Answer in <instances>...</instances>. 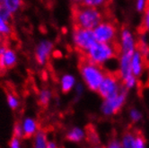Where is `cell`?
Listing matches in <instances>:
<instances>
[{"mask_svg":"<svg viewBox=\"0 0 149 148\" xmlns=\"http://www.w3.org/2000/svg\"><path fill=\"white\" fill-rule=\"evenodd\" d=\"M72 20L74 28L93 30L104 20V15L99 8L88 6L82 3H74Z\"/></svg>","mask_w":149,"mask_h":148,"instance_id":"cell-1","label":"cell"},{"mask_svg":"<svg viewBox=\"0 0 149 148\" xmlns=\"http://www.w3.org/2000/svg\"><path fill=\"white\" fill-rule=\"evenodd\" d=\"M79 70L82 76L87 84V86L93 91H98L100 84L105 76L103 67L92 62L84 54H80Z\"/></svg>","mask_w":149,"mask_h":148,"instance_id":"cell-2","label":"cell"},{"mask_svg":"<svg viewBox=\"0 0 149 148\" xmlns=\"http://www.w3.org/2000/svg\"><path fill=\"white\" fill-rule=\"evenodd\" d=\"M120 82H122V74L120 70L106 71L97 92L104 100L112 97L123 89L120 85Z\"/></svg>","mask_w":149,"mask_h":148,"instance_id":"cell-3","label":"cell"},{"mask_svg":"<svg viewBox=\"0 0 149 148\" xmlns=\"http://www.w3.org/2000/svg\"><path fill=\"white\" fill-rule=\"evenodd\" d=\"M84 55H86L92 62L102 67H103L104 62L107 60L113 58H119L111 44L99 41H96L94 44H93Z\"/></svg>","mask_w":149,"mask_h":148,"instance_id":"cell-4","label":"cell"},{"mask_svg":"<svg viewBox=\"0 0 149 148\" xmlns=\"http://www.w3.org/2000/svg\"><path fill=\"white\" fill-rule=\"evenodd\" d=\"M93 33L96 41L112 44L118 41L117 39V25L112 19H106L93 29Z\"/></svg>","mask_w":149,"mask_h":148,"instance_id":"cell-5","label":"cell"},{"mask_svg":"<svg viewBox=\"0 0 149 148\" xmlns=\"http://www.w3.org/2000/svg\"><path fill=\"white\" fill-rule=\"evenodd\" d=\"M74 42L80 54H86L87 50L96 42L93 30L74 28Z\"/></svg>","mask_w":149,"mask_h":148,"instance_id":"cell-6","label":"cell"},{"mask_svg":"<svg viewBox=\"0 0 149 148\" xmlns=\"http://www.w3.org/2000/svg\"><path fill=\"white\" fill-rule=\"evenodd\" d=\"M125 101H126V89L123 88L118 94L104 100V102L102 103V110L103 114L111 116L118 113L124 105Z\"/></svg>","mask_w":149,"mask_h":148,"instance_id":"cell-7","label":"cell"},{"mask_svg":"<svg viewBox=\"0 0 149 148\" xmlns=\"http://www.w3.org/2000/svg\"><path fill=\"white\" fill-rule=\"evenodd\" d=\"M52 43L49 40H43L37 46L36 52H35V58L36 61L40 65H44L52 49Z\"/></svg>","mask_w":149,"mask_h":148,"instance_id":"cell-8","label":"cell"},{"mask_svg":"<svg viewBox=\"0 0 149 148\" xmlns=\"http://www.w3.org/2000/svg\"><path fill=\"white\" fill-rule=\"evenodd\" d=\"M17 57L15 52L10 49H6L5 53L0 56V69L12 68L15 66Z\"/></svg>","mask_w":149,"mask_h":148,"instance_id":"cell-9","label":"cell"},{"mask_svg":"<svg viewBox=\"0 0 149 148\" xmlns=\"http://www.w3.org/2000/svg\"><path fill=\"white\" fill-rule=\"evenodd\" d=\"M22 126L24 134V138H31L34 136L38 131V123L31 117L25 118L22 122Z\"/></svg>","mask_w":149,"mask_h":148,"instance_id":"cell-10","label":"cell"},{"mask_svg":"<svg viewBox=\"0 0 149 148\" xmlns=\"http://www.w3.org/2000/svg\"><path fill=\"white\" fill-rule=\"evenodd\" d=\"M122 48L123 53H134V42L131 34L127 29L122 30Z\"/></svg>","mask_w":149,"mask_h":148,"instance_id":"cell-11","label":"cell"},{"mask_svg":"<svg viewBox=\"0 0 149 148\" xmlns=\"http://www.w3.org/2000/svg\"><path fill=\"white\" fill-rule=\"evenodd\" d=\"M67 139L73 143H79L86 137V131L83 129L76 126L71 129L67 134Z\"/></svg>","mask_w":149,"mask_h":148,"instance_id":"cell-12","label":"cell"},{"mask_svg":"<svg viewBox=\"0 0 149 148\" xmlns=\"http://www.w3.org/2000/svg\"><path fill=\"white\" fill-rule=\"evenodd\" d=\"M143 67V61L139 52L136 51L133 54L131 58V71L134 76H139Z\"/></svg>","mask_w":149,"mask_h":148,"instance_id":"cell-13","label":"cell"},{"mask_svg":"<svg viewBox=\"0 0 149 148\" xmlns=\"http://www.w3.org/2000/svg\"><path fill=\"white\" fill-rule=\"evenodd\" d=\"M147 31H149V0H146L145 4V14L143 21L138 27V33L140 35H145Z\"/></svg>","mask_w":149,"mask_h":148,"instance_id":"cell-14","label":"cell"},{"mask_svg":"<svg viewBox=\"0 0 149 148\" xmlns=\"http://www.w3.org/2000/svg\"><path fill=\"white\" fill-rule=\"evenodd\" d=\"M48 138L47 135L43 130H38L34 135L33 148H47Z\"/></svg>","mask_w":149,"mask_h":148,"instance_id":"cell-15","label":"cell"},{"mask_svg":"<svg viewBox=\"0 0 149 148\" xmlns=\"http://www.w3.org/2000/svg\"><path fill=\"white\" fill-rule=\"evenodd\" d=\"M74 85V78L70 75H65L61 79V90L64 93H68Z\"/></svg>","mask_w":149,"mask_h":148,"instance_id":"cell-16","label":"cell"},{"mask_svg":"<svg viewBox=\"0 0 149 148\" xmlns=\"http://www.w3.org/2000/svg\"><path fill=\"white\" fill-rule=\"evenodd\" d=\"M22 5V0H3L2 6L10 13H15Z\"/></svg>","mask_w":149,"mask_h":148,"instance_id":"cell-17","label":"cell"},{"mask_svg":"<svg viewBox=\"0 0 149 148\" xmlns=\"http://www.w3.org/2000/svg\"><path fill=\"white\" fill-rule=\"evenodd\" d=\"M110 2H111V0H83L82 4L88 6L103 9L106 7H110L109 6Z\"/></svg>","mask_w":149,"mask_h":148,"instance_id":"cell-18","label":"cell"},{"mask_svg":"<svg viewBox=\"0 0 149 148\" xmlns=\"http://www.w3.org/2000/svg\"><path fill=\"white\" fill-rule=\"evenodd\" d=\"M134 139H135L134 134H132V133L125 134L122 138V141H121L122 148H135Z\"/></svg>","mask_w":149,"mask_h":148,"instance_id":"cell-19","label":"cell"},{"mask_svg":"<svg viewBox=\"0 0 149 148\" xmlns=\"http://www.w3.org/2000/svg\"><path fill=\"white\" fill-rule=\"evenodd\" d=\"M50 99H51V92L49 90L43 89L40 91L39 94V102L41 106H47Z\"/></svg>","mask_w":149,"mask_h":148,"instance_id":"cell-20","label":"cell"},{"mask_svg":"<svg viewBox=\"0 0 149 148\" xmlns=\"http://www.w3.org/2000/svg\"><path fill=\"white\" fill-rule=\"evenodd\" d=\"M6 101L10 109L12 110H16L19 107V101L16 96L13 93H8L6 96Z\"/></svg>","mask_w":149,"mask_h":148,"instance_id":"cell-21","label":"cell"},{"mask_svg":"<svg viewBox=\"0 0 149 148\" xmlns=\"http://www.w3.org/2000/svg\"><path fill=\"white\" fill-rule=\"evenodd\" d=\"M134 145H135V148H146V139L141 133H137L135 135Z\"/></svg>","mask_w":149,"mask_h":148,"instance_id":"cell-22","label":"cell"},{"mask_svg":"<svg viewBox=\"0 0 149 148\" xmlns=\"http://www.w3.org/2000/svg\"><path fill=\"white\" fill-rule=\"evenodd\" d=\"M13 136H15L17 138H24V130H23V126H22V123L16 122L14 125V129H13Z\"/></svg>","mask_w":149,"mask_h":148,"instance_id":"cell-23","label":"cell"},{"mask_svg":"<svg viewBox=\"0 0 149 148\" xmlns=\"http://www.w3.org/2000/svg\"><path fill=\"white\" fill-rule=\"evenodd\" d=\"M11 31V29H10V26L8 25L7 22L0 16V34H4V35H7L10 33Z\"/></svg>","mask_w":149,"mask_h":148,"instance_id":"cell-24","label":"cell"},{"mask_svg":"<svg viewBox=\"0 0 149 148\" xmlns=\"http://www.w3.org/2000/svg\"><path fill=\"white\" fill-rule=\"evenodd\" d=\"M130 116L131 120L134 121V122H136V121H138V120H140V119H141V117H142V115H141L140 111H138L137 110H135V109H133V110H130Z\"/></svg>","mask_w":149,"mask_h":148,"instance_id":"cell-25","label":"cell"},{"mask_svg":"<svg viewBox=\"0 0 149 148\" xmlns=\"http://www.w3.org/2000/svg\"><path fill=\"white\" fill-rule=\"evenodd\" d=\"M10 148H22V145H21L20 138H17L15 136H13L9 143Z\"/></svg>","mask_w":149,"mask_h":148,"instance_id":"cell-26","label":"cell"},{"mask_svg":"<svg viewBox=\"0 0 149 148\" xmlns=\"http://www.w3.org/2000/svg\"><path fill=\"white\" fill-rule=\"evenodd\" d=\"M0 16H1L6 22H9V20L11 19L12 16V13H10L7 9H6L5 7H2V9L0 10Z\"/></svg>","mask_w":149,"mask_h":148,"instance_id":"cell-27","label":"cell"},{"mask_svg":"<svg viewBox=\"0 0 149 148\" xmlns=\"http://www.w3.org/2000/svg\"><path fill=\"white\" fill-rule=\"evenodd\" d=\"M106 148H122V145H121V142L118 140H111L110 141V143L108 144Z\"/></svg>","mask_w":149,"mask_h":148,"instance_id":"cell-28","label":"cell"},{"mask_svg":"<svg viewBox=\"0 0 149 148\" xmlns=\"http://www.w3.org/2000/svg\"><path fill=\"white\" fill-rule=\"evenodd\" d=\"M47 148H58V145L54 141H48Z\"/></svg>","mask_w":149,"mask_h":148,"instance_id":"cell-29","label":"cell"},{"mask_svg":"<svg viewBox=\"0 0 149 148\" xmlns=\"http://www.w3.org/2000/svg\"><path fill=\"white\" fill-rule=\"evenodd\" d=\"M143 4H144V0H138V2H137V9L139 10V11L143 7Z\"/></svg>","mask_w":149,"mask_h":148,"instance_id":"cell-30","label":"cell"},{"mask_svg":"<svg viewBox=\"0 0 149 148\" xmlns=\"http://www.w3.org/2000/svg\"><path fill=\"white\" fill-rule=\"evenodd\" d=\"M6 50V48L5 47V46H0V56L1 55H3L4 53H5V51Z\"/></svg>","mask_w":149,"mask_h":148,"instance_id":"cell-31","label":"cell"},{"mask_svg":"<svg viewBox=\"0 0 149 148\" xmlns=\"http://www.w3.org/2000/svg\"><path fill=\"white\" fill-rule=\"evenodd\" d=\"M74 3H82L83 0H72Z\"/></svg>","mask_w":149,"mask_h":148,"instance_id":"cell-32","label":"cell"},{"mask_svg":"<svg viewBox=\"0 0 149 148\" xmlns=\"http://www.w3.org/2000/svg\"><path fill=\"white\" fill-rule=\"evenodd\" d=\"M2 7H3V6H2V3H1V2H0V10H1V9H2Z\"/></svg>","mask_w":149,"mask_h":148,"instance_id":"cell-33","label":"cell"},{"mask_svg":"<svg viewBox=\"0 0 149 148\" xmlns=\"http://www.w3.org/2000/svg\"><path fill=\"white\" fill-rule=\"evenodd\" d=\"M94 148H103V147H102V146H96V147H94Z\"/></svg>","mask_w":149,"mask_h":148,"instance_id":"cell-34","label":"cell"},{"mask_svg":"<svg viewBox=\"0 0 149 148\" xmlns=\"http://www.w3.org/2000/svg\"><path fill=\"white\" fill-rule=\"evenodd\" d=\"M2 1H3V0H0V2H1V3H2Z\"/></svg>","mask_w":149,"mask_h":148,"instance_id":"cell-35","label":"cell"}]
</instances>
